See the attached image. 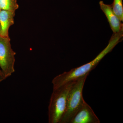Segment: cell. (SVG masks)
Returning a JSON list of instances; mask_svg holds the SVG:
<instances>
[{
  "label": "cell",
  "instance_id": "obj_1",
  "mask_svg": "<svg viewBox=\"0 0 123 123\" xmlns=\"http://www.w3.org/2000/svg\"><path fill=\"white\" fill-rule=\"evenodd\" d=\"M122 40V37L120 34H113L107 46L92 61L80 67L73 68L68 72H64L54 78L52 81L53 89L89 75L91 71L95 68L104 57L111 52Z\"/></svg>",
  "mask_w": 123,
  "mask_h": 123
},
{
  "label": "cell",
  "instance_id": "obj_2",
  "mask_svg": "<svg viewBox=\"0 0 123 123\" xmlns=\"http://www.w3.org/2000/svg\"><path fill=\"white\" fill-rule=\"evenodd\" d=\"M75 80L53 89L48 106V122L60 123L66 111L69 92Z\"/></svg>",
  "mask_w": 123,
  "mask_h": 123
},
{
  "label": "cell",
  "instance_id": "obj_3",
  "mask_svg": "<svg viewBox=\"0 0 123 123\" xmlns=\"http://www.w3.org/2000/svg\"><path fill=\"white\" fill-rule=\"evenodd\" d=\"M88 75L75 80L69 92L66 111L60 123H70L76 113L85 102L83 98L82 92Z\"/></svg>",
  "mask_w": 123,
  "mask_h": 123
},
{
  "label": "cell",
  "instance_id": "obj_4",
  "mask_svg": "<svg viewBox=\"0 0 123 123\" xmlns=\"http://www.w3.org/2000/svg\"><path fill=\"white\" fill-rule=\"evenodd\" d=\"M15 55L11 47L9 37L0 36V69L5 79L15 72Z\"/></svg>",
  "mask_w": 123,
  "mask_h": 123
},
{
  "label": "cell",
  "instance_id": "obj_5",
  "mask_svg": "<svg viewBox=\"0 0 123 123\" xmlns=\"http://www.w3.org/2000/svg\"><path fill=\"white\" fill-rule=\"evenodd\" d=\"M100 121L91 107L85 102L70 123H99Z\"/></svg>",
  "mask_w": 123,
  "mask_h": 123
},
{
  "label": "cell",
  "instance_id": "obj_6",
  "mask_svg": "<svg viewBox=\"0 0 123 123\" xmlns=\"http://www.w3.org/2000/svg\"><path fill=\"white\" fill-rule=\"evenodd\" d=\"M99 5L101 10L107 18L113 33H118L123 30V23L113 12L111 5L106 4L103 1H99Z\"/></svg>",
  "mask_w": 123,
  "mask_h": 123
},
{
  "label": "cell",
  "instance_id": "obj_7",
  "mask_svg": "<svg viewBox=\"0 0 123 123\" xmlns=\"http://www.w3.org/2000/svg\"><path fill=\"white\" fill-rule=\"evenodd\" d=\"M15 11L1 10L0 12V36L3 37H9L10 27L14 24Z\"/></svg>",
  "mask_w": 123,
  "mask_h": 123
},
{
  "label": "cell",
  "instance_id": "obj_8",
  "mask_svg": "<svg viewBox=\"0 0 123 123\" xmlns=\"http://www.w3.org/2000/svg\"><path fill=\"white\" fill-rule=\"evenodd\" d=\"M0 8L2 10L15 11L19 8L17 0H0Z\"/></svg>",
  "mask_w": 123,
  "mask_h": 123
},
{
  "label": "cell",
  "instance_id": "obj_9",
  "mask_svg": "<svg viewBox=\"0 0 123 123\" xmlns=\"http://www.w3.org/2000/svg\"><path fill=\"white\" fill-rule=\"evenodd\" d=\"M113 12L121 22L123 21V0H114L111 5Z\"/></svg>",
  "mask_w": 123,
  "mask_h": 123
},
{
  "label": "cell",
  "instance_id": "obj_10",
  "mask_svg": "<svg viewBox=\"0 0 123 123\" xmlns=\"http://www.w3.org/2000/svg\"><path fill=\"white\" fill-rule=\"evenodd\" d=\"M5 79L3 74H2L1 70L0 69V83L4 81Z\"/></svg>",
  "mask_w": 123,
  "mask_h": 123
},
{
  "label": "cell",
  "instance_id": "obj_11",
  "mask_svg": "<svg viewBox=\"0 0 123 123\" xmlns=\"http://www.w3.org/2000/svg\"><path fill=\"white\" fill-rule=\"evenodd\" d=\"M1 9L0 8V11H1Z\"/></svg>",
  "mask_w": 123,
  "mask_h": 123
}]
</instances>
